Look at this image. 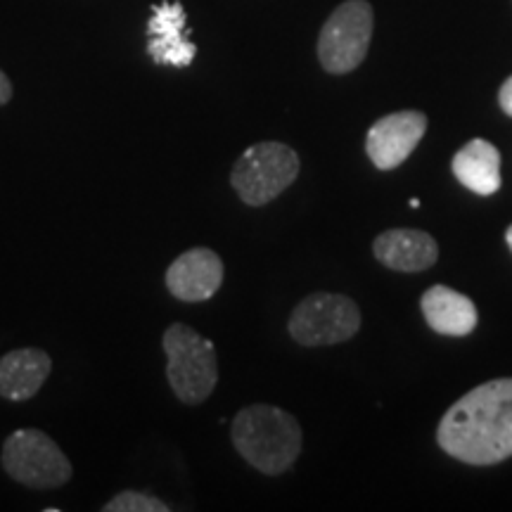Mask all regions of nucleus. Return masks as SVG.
I'll return each instance as SVG.
<instances>
[{"label": "nucleus", "mask_w": 512, "mask_h": 512, "mask_svg": "<svg viewBox=\"0 0 512 512\" xmlns=\"http://www.w3.org/2000/svg\"><path fill=\"white\" fill-rule=\"evenodd\" d=\"M223 268L221 256L209 247H192L181 256H176V261L166 268L164 283L171 297H176L178 302H207L219 292L223 283Z\"/></svg>", "instance_id": "obj_9"}, {"label": "nucleus", "mask_w": 512, "mask_h": 512, "mask_svg": "<svg viewBox=\"0 0 512 512\" xmlns=\"http://www.w3.org/2000/svg\"><path fill=\"white\" fill-rule=\"evenodd\" d=\"M53 370V358L48 351L24 347L0 356V396L5 401L22 403L41 392L43 382Z\"/></svg>", "instance_id": "obj_12"}, {"label": "nucleus", "mask_w": 512, "mask_h": 512, "mask_svg": "<svg viewBox=\"0 0 512 512\" xmlns=\"http://www.w3.org/2000/svg\"><path fill=\"white\" fill-rule=\"evenodd\" d=\"M505 240H508V245H510V249H512V226L508 228V233H505Z\"/></svg>", "instance_id": "obj_18"}, {"label": "nucleus", "mask_w": 512, "mask_h": 512, "mask_svg": "<svg viewBox=\"0 0 512 512\" xmlns=\"http://www.w3.org/2000/svg\"><path fill=\"white\" fill-rule=\"evenodd\" d=\"M235 451L264 475H283L302 456L304 434L283 408L254 403L242 408L230 425Z\"/></svg>", "instance_id": "obj_2"}, {"label": "nucleus", "mask_w": 512, "mask_h": 512, "mask_svg": "<svg viewBox=\"0 0 512 512\" xmlns=\"http://www.w3.org/2000/svg\"><path fill=\"white\" fill-rule=\"evenodd\" d=\"M427 131L422 112H396L377 119L366 138V152L377 169L389 171L406 162Z\"/></svg>", "instance_id": "obj_10"}, {"label": "nucleus", "mask_w": 512, "mask_h": 512, "mask_svg": "<svg viewBox=\"0 0 512 512\" xmlns=\"http://www.w3.org/2000/svg\"><path fill=\"white\" fill-rule=\"evenodd\" d=\"M0 465L12 482L36 491L60 489L74 475L72 463L55 439L36 427H22L5 439Z\"/></svg>", "instance_id": "obj_5"}, {"label": "nucleus", "mask_w": 512, "mask_h": 512, "mask_svg": "<svg viewBox=\"0 0 512 512\" xmlns=\"http://www.w3.org/2000/svg\"><path fill=\"white\" fill-rule=\"evenodd\" d=\"M102 512H171V505L143 491L126 489L102 505Z\"/></svg>", "instance_id": "obj_15"}, {"label": "nucleus", "mask_w": 512, "mask_h": 512, "mask_svg": "<svg viewBox=\"0 0 512 512\" xmlns=\"http://www.w3.org/2000/svg\"><path fill=\"white\" fill-rule=\"evenodd\" d=\"M498 102H501V110L512 117V76L501 86V93H498Z\"/></svg>", "instance_id": "obj_16"}, {"label": "nucleus", "mask_w": 512, "mask_h": 512, "mask_svg": "<svg viewBox=\"0 0 512 512\" xmlns=\"http://www.w3.org/2000/svg\"><path fill=\"white\" fill-rule=\"evenodd\" d=\"M361 330V311L344 294L313 292L294 306L287 332L302 347H330L347 342Z\"/></svg>", "instance_id": "obj_6"}, {"label": "nucleus", "mask_w": 512, "mask_h": 512, "mask_svg": "<svg viewBox=\"0 0 512 512\" xmlns=\"http://www.w3.org/2000/svg\"><path fill=\"white\" fill-rule=\"evenodd\" d=\"M439 446L467 465H496L512 456V380H491L448 408Z\"/></svg>", "instance_id": "obj_1"}, {"label": "nucleus", "mask_w": 512, "mask_h": 512, "mask_svg": "<svg viewBox=\"0 0 512 512\" xmlns=\"http://www.w3.org/2000/svg\"><path fill=\"white\" fill-rule=\"evenodd\" d=\"M147 55L162 67L185 69L197 55V46L190 41L188 17L178 0L152 5V15L147 19Z\"/></svg>", "instance_id": "obj_8"}, {"label": "nucleus", "mask_w": 512, "mask_h": 512, "mask_svg": "<svg viewBox=\"0 0 512 512\" xmlns=\"http://www.w3.org/2000/svg\"><path fill=\"white\" fill-rule=\"evenodd\" d=\"M299 171L302 162L290 145L264 140L242 152L230 171V185L247 207H264L297 181Z\"/></svg>", "instance_id": "obj_4"}, {"label": "nucleus", "mask_w": 512, "mask_h": 512, "mask_svg": "<svg viewBox=\"0 0 512 512\" xmlns=\"http://www.w3.org/2000/svg\"><path fill=\"white\" fill-rule=\"evenodd\" d=\"M451 169L475 195L489 197L501 188V152L489 140H470L463 150L456 152Z\"/></svg>", "instance_id": "obj_14"}, {"label": "nucleus", "mask_w": 512, "mask_h": 512, "mask_svg": "<svg viewBox=\"0 0 512 512\" xmlns=\"http://www.w3.org/2000/svg\"><path fill=\"white\" fill-rule=\"evenodd\" d=\"M411 207H413V209H418V207H420V200H418V197H413V200H411Z\"/></svg>", "instance_id": "obj_19"}, {"label": "nucleus", "mask_w": 512, "mask_h": 512, "mask_svg": "<svg viewBox=\"0 0 512 512\" xmlns=\"http://www.w3.org/2000/svg\"><path fill=\"white\" fill-rule=\"evenodd\" d=\"M373 36V8L347 0L328 17L318 36V60L325 72L349 74L366 60Z\"/></svg>", "instance_id": "obj_7"}, {"label": "nucleus", "mask_w": 512, "mask_h": 512, "mask_svg": "<svg viewBox=\"0 0 512 512\" xmlns=\"http://www.w3.org/2000/svg\"><path fill=\"white\" fill-rule=\"evenodd\" d=\"M166 380L185 406H200L214 394L219 382V361L214 344L185 323L169 325L162 337Z\"/></svg>", "instance_id": "obj_3"}, {"label": "nucleus", "mask_w": 512, "mask_h": 512, "mask_svg": "<svg viewBox=\"0 0 512 512\" xmlns=\"http://www.w3.org/2000/svg\"><path fill=\"white\" fill-rule=\"evenodd\" d=\"M373 252L380 264L401 273L427 271L439 259L437 240L425 230L411 228H396L377 235Z\"/></svg>", "instance_id": "obj_11"}, {"label": "nucleus", "mask_w": 512, "mask_h": 512, "mask_svg": "<svg viewBox=\"0 0 512 512\" xmlns=\"http://www.w3.org/2000/svg\"><path fill=\"white\" fill-rule=\"evenodd\" d=\"M422 313L427 325L439 335L465 337L477 328V306L456 290L444 285H434L422 294Z\"/></svg>", "instance_id": "obj_13"}, {"label": "nucleus", "mask_w": 512, "mask_h": 512, "mask_svg": "<svg viewBox=\"0 0 512 512\" xmlns=\"http://www.w3.org/2000/svg\"><path fill=\"white\" fill-rule=\"evenodd\" d=\"M12 81L8 79V74L3 72V69H0V107L3 105H8V102L12 100Z\"/></svg>", "instance_id": "obj_17"}]
</instances>
